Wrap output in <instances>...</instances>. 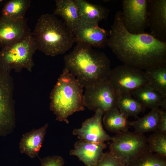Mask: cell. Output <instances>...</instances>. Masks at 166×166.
<instances>
[{"label": "cell", "mask_w": 166, "mask_h": 166, "mask_svg": "<svg viewBox=\"0 0 166 166\" xmlns=\"http://www.w3.org/2000/svg\"><path fill=\"white\" fill-rule=\"evenodd\" d=\"M65 68L85 88L106 80L111 70L110 61L104 53L86 45L77 43L64 57Z\"/></svg>", "instance_id": "2"}, {"label": "cell", "mask_w": 166, "mask_h": 166, "mask_svg": "<svg viewBox=\"0 0 166 166\" xmlns=\"http://www.w3.org/2000/svg\"><path fill=\"white\" fill-rule=\"evenodd\" d=\"M108 46L123 64L142 70L166 65V42L150 33L134 34L124 26L117 11L109 33Z\"/></svg>", "instance_id": "1"}, {"label": "cell", "mask_w": 166, "mask_h": 166, "mask_svg": "<svg viewBox=\"0 0 166 166\" xmlns=\"http://www.w3.org/2000/svg\"><path fill=\"white\" fill-rule=\"evenodd\" d=\"M95 166H126L110 151L104 153Z\"/></svg>", "instance_id": "27"}, {"label": "cell", "mask_w": 166, "mask_h": 166, "mask_svg": "<svg viewBox=\"0 0 166 166\" xmlns=\"http://www.w3.org/2000/svg\"><path fill=\"white\" fill-rule=\"evenodd\" d=\"M144 72L148 85L166 97V65L152 68Z\"/></svg>", "instance_id": "24"}, {"label": "cell", "mask_w": 166, "mask_h": 166, "mask_svg": "<svg viewBox=\"0 0 166 166\" xmlns=\"http://www.w3.org/2000/svg\"><path fill=\"white\" fill-rule=\"evenodd\" d=\"M131 94L146 108L151 110L160 107L163 110L166 109V97L148 85L134 91Z\"/></svg>", "instance_id": "18"}, {"label": "cell", "mask_w": 166, "mask_h": 166, "mask_svg": "<svg viewBox=\"0 0 166 166\" xmlns=\"http://www.w3.org/2000/svg\"><path fill=\"white\" fill-rule=\"evenodd\" d=\"M48 124L40 128L24 134L19 144L21 153H24L31 158L38 156L45 136Z\"/></svg>", "instance_id": "16"}, {"label": "cell", "mask_w": 166, "mask_h": 166, "mask_svg": "<svg viewBox=\"0 0 166 166\" xmlns=\"http://www.w3.org/2000/svg\"><path fill=\"white\" fill-rule=\"evenodd\" d=\"M107 147L105 143L87 142L79 140L70 150L71 155L77 156L86 166H95L103 156Z\"/></svg>", "instance_id": "15"}, {"label": "cell", "mask_w": 166, "mask_h": 166, "mask_svg": "<svg viewBox=\"0 0 166 166\" xmlns=\"http://www.w3.org/2000/svg\"><path fill=\"white\" fill-rule=\"evenodd\" d=\"M32 34L38 49L52 57L65 53L75 42L73 32L54 14L42 15Z\"/></svg>", "instance_id": "3"}, {"label": "cell", "mask_w": 166, "mask_h": 166, "mask_svg": "<svg viewBox=\"0 0 166 166\" xmlns=\"http://www.w3.org/2000/svg\"><path fill=\"white\" fill-rule=\"evenodd\" d=\"M148 0H123L121 19L124 26L134 34L145 33L148 27Z\"/></svg>", "instance_id": "10"}, {"label": "cell", "mask_w": 166, "mask_h": 166, "mask_svg": "<svg viewBox=\"0 0 166 166\" xmlns=\"http://www.w3.org/2000/svg\"><path fill=\"white\" fill-rule=\"evenodd\" d=\"M13 91V81L10 73L0 67V136L11 133L15 125Z\"/></svg>", "instance_id": "8"}, {"label": "cell", "mask_w": 166, "mask_h": 166, "mask_svg": "<svg viewBox=\"0 0 166 166\" xmlns=\"http://www.w3.org/2000/svg\"><path fill=\"white\" fill-rule=\"evenodd\" d=\"M93 116L85 120L81 127L73 130V134L79 140L92 142L104 143L111 140L112 137L103 129L102 120L103 112L100 110L96 111Z\"/></svg>", "instance_id": "11"}, {"label": "cell", "mask_w": 166, "mask_h": 166, "mask_svg": "<svg viewBox=\"0 0 166 166\" xmlns=\"http://www.w3.org/2000/svg\"><path fill=\"white\" fill-rule=\"evenodd\" d=\"M158 130L160 132L166 133V111L162 110L159 120Z\"/></svg>", "instance_id": "29"}, {"label": "cell", "mask_w": 166, "mask_h": 166, "mask_svg": "<svg viewBox=\"0 0 166 166\" xmlns=\"http://www.w3.org/2000/svg\"><path fill=\"white\" fill-rule=\"evenodd\" d=\"M126 166H166V157L147 150L129 162Z\"/></svg>", "instance_id": "25"}, {"label": "cell", "mask_w": 166, "mask_h": 166, "mask_svg": "<svg viewBox=\"0 0 166 166\" xmlns=\"http://www.w3.org/2000/svg\"><path fill=\"white\" fill-rule=\"evenodd\" d=\"M40 160L41 166H64V159L59 156H47Z\"/></svg>", "instance_id": "28"}, {"label": "cell", "mask_w": 166, "mask_h": 166, "mask_svg": "<svg viewBox=\"0 0 166 166\" xmlns=\"http://www.w3.org/2000/svg\"><path fill=\"white\" fill-rule=\"evenodd\" d=\"M104 115L103 124L109 131L118 134L128 131L130 126L129 121L117 108L108 111Z\"/></svg>", "instance_id": "20"}, {"label": "cell", "mask_w": 166, "mask_h": 166, "mask_svg": "<svg viewBox=\"0 0 166 166\" xmlns=\"http://www.w3.org/2000/svg\"><path fill=\"white\" fill-rule=\"evenodd\" d=\"M83 94L84 106L95 112L99 109L104 114L117 108L118 95L108 79L85 88Z\"/></svg>", "instance_id": "9"}, {"label": "cell", "mask_w": 166, "mask_h": 166, "mask_svg": "<svg viewBox=\"0 0 166 166\" xmlns=\"http://www.w3.org/2000/svg\"><path fill=\"white\" fill-rule=\"evenodd\" d=\"M75 42L84 44L93 48H102L107 45L108 31L93 24L81 20L73 32Z\"/></svg>", "instance_id": "12"}, {"label": "cell", "mask_w": 166, "mask_h": 166, "mask_svg": "<svg viewBox=\"0 0 166 166\" xmlns=\"http://www.w3.org/2000/svg\"><path fill=\"white\" fill-rule=\"evenodd\" d=\"M108 79L117 94H131L148 85L143 70L124 64L111 69Z\"/></svg>", "instance_id": "7"}, {"label": "cell", "mask_w": 166, "mask_h": 166, "mask_svg": "<svg viewBox=\"0 0 166 166\" xmlns=\"http://www.w3.org/2000/svg\"><path fill=\"white\" fill-rule=\"evenodd\" d=\"M117 95V108L127 117L132 116L138 118L140 113L145 111L146 108L131 94Z\"/></svg>", "instance_id": "22"}, {"label": "cell", "mask_w": 166, "mask_h": 166, "mask_svg": "<svg viewBox=\"0 0 166 166\" xmlns=\"http://www.w3.org/2000/svg\"><path fill=\"white\" fill-rule=\"evenodd\" d=\"M3 1L2 0H0V3Z\"/></svg>", "instance_id": "30"}, {"label": "cell", "mask_w": 166, "mask_h": 166, "mask_svg": "<svg viewBox=\"0 0 166 166\" xmlns=\"http://www.w3.org/2000/svg\"><path fill=\"white\" fill-rule=\"evenodd\" d=\"M147 140L144 134L128 131L117 134L112 137L109 151L126 165L148 150Z\"/></svg>", "instance_id": "6"}, {"label": "cell", "mask_w": 166, "mask_h": 166, "mask_svg": "<svg viewBox=\"0 0 166 166\" xmlns=\"http://www.w3.org/2000/svg\"><path fill=\"white\" fill-rule=\"evenodd\" d=\"M78 7L81 20L90 23L98 24L108 16L109 10L105 7L84 0H75Z\"/></svg>", "instance_id": "19"}, {"label": "cell", "mask_w": 166, "mask_h": 166, "mask_svg": "<svg viewBox=\"0 0 166 166\" xmlns=\"http://www.w3.org/2000/svg\"><path fill=\"white\" fill-rule=\"evenodd\" d=\"M30 0H10L2 8V16L14 20L23 19L30 5Z\"/></svg>", "instance_id": "23"}, {"label": "cell", "mask_w": 166, "mask_h": 166, "mask_svg": "<svg viewBox=\"0 0 166 166\" xmlns=\"http://www.w3.org/2000/svg\"><path fill=\"white\" fill-rule=\"evenodd\" d=\"M31 34L26 18L14 20L0 16V46L1 48L14 44Z\"/></svg>", "instance_id": "13"}, {"label": "cell", "mask_w": 166, "mask_h": 166, "mask_svg": "<svg viewBox=\"0 0 166 166\" xmlns=\"http://www.w3.org/2000/svg\"><path fill=\"white\" fill-rule=\"evenodd\" d=\"M148 151L166 157V133L157 131L147 138Z\"/></svg>", "instance_id": "26"}, {"label": "cell", "mask_w": 166, "mask_h": 166, "mask_svg": "<svg viewBox=\"0 0 166 166\" xmlns=\"http://www.w3.org/2000/svg\"><path fill=\"white\" fill-rule=\"evenodd\" d=\"M148 19L150 34L166 42V0H148Z\"/></svg>", "instance_id": "14"}, {"label": "cell", "mask_w": 166, "mask_h": 166, "mask_svg": "<svg viewBox=\"0 0 166 166\" xmlns=\"http://www.w3.org/2000/svg\"><path fill=\"white\" fill-rule=\"evenodd\" d=\"M54 14L61 17L73 32L81 21L79 10L75 0H55Z\"/></svg>", "instance_id": "17"}, {"label": "cell", "mask_w": 166, "mask_h": 166, "mask_svg": "<svg viewBox=\"0 0 166 166\" xmlns=\"http://www.w3.org/2000/svg\"><path fill=\"white\" fill-rule=\"evenodd\" d=\"M83 88L64 68L50 94V108L57 120L68 124L69 116L85 109Z\"/></svg>", "instance_id": "4"}, {"label": "cell", "mask_w": 166, "mask_h": 166, "mask_svg": "<svg viewBox=\"0 0 166 166\" xmlns=\"http://www.w3.org/2000/svg\"><path fill=\"white\" fill-rule=\"evenodd\" d=\"M38 49L33 34L10 45L2 48L0 51V67L10 72L14 69L20 72L26 69L31 72L34 66L33 56Z\"/></svg>", "instance_id": "5"}, {"label": "cell", "mask_w": 166, "mask_h": 166, "mask_svg": "<svg viewBox=\"0 0 166 166\" xmlns=\"http://www.w3.org/2000/svg\"><path fill=\"white\" fill-rule=\"evenodd\" d=\"M161 109H151L142 117L134 121H129L130 126L133 127L135 133L144 134L149 132L158 131V128Z\"/></svg>", "instance_id": "21"}]
</instances>
